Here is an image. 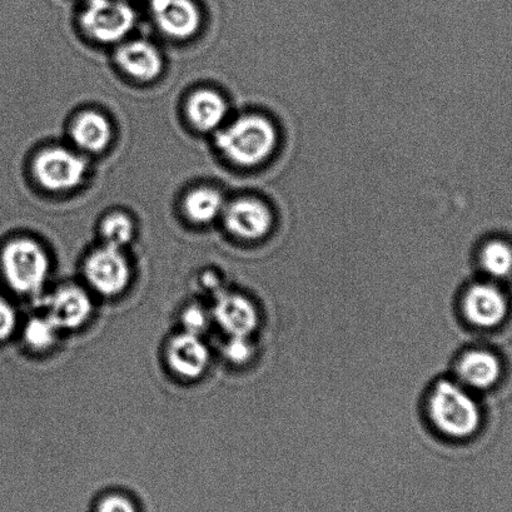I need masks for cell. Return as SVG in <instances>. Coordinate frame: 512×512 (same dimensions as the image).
<instances>
[{
	"label": "cell",
	"mask_w": 512,
	"mask_h": 512,
	"mask_svg": "<svg viewBox=\"0 0 512 512\" xmlns=\"http://www.w3.org/2000/svg\"><path fill=\"white\" fill-rule=\"evenodd\" d=\"M82 27L102 43L119 42L136 23L133 8L123 0H88L81 16Z\"/></svg>",
	"instance_id": "cell-5"
},
{
	"label": "cell",
	"mask_w": 512,
	"mask_h": 512,
	"mask_svg": "<svg viewBox=\"0 0 512 512\" xmlns=\"http://www.w3.org/2000/svg\"><path fill=\"white\" fill-rule=\"evenodd\" d=\"M466 320L481 328H492L505 320L507 302L499 288L490 283H476L462 298Z\"/></svg>",
	"instance_id": "cell-9"
},
{
	"label": "cell",
	"mask_w": 512,
	"mask_h": 512,
	"mask_svg": "<svg viewBox=\"0 0 512 512\" xmlns=\"http://www.w3.org/2000/svg\"><path fill=\"white\" fill-rule=\"evenodd\" d=\"M480 262L487 275L507 277L512 272V248L499 240L486 243L481 251Z\"/></svg>",
	"instance_id": "cell-18"
},
{
	"label": "cell",
	"mask_w": 512,
	"mask_h": 512,
	"mask_svg": "<svg viewBox=\"0 0 512 512\" xmlns=\"http://www.w3.org/2000/svg\"><path fill=\"white\" fill-rule=\"evenodd\" d=\"M182 322L186 332L200 336L206 330L208 323H210V315H208L203 307L191 306L183 312Z\"/></svg>",
	"instance_id": "cell-23"
},
{
	"label": "cell",
	"mask_w": 512,
	"mask_h": 512,
	"mask_svg": "<svg viewBox=\"0 0 512 512\" xmlns=\"http://www.w3.org/2000/svg\"><path fill=\"white\" fill-rule=\"evenodd\" d=\"M187 114L193 126L202 132H210L221 126L227 114V104L217 92L201 89L188 99Z\"/></svg>",
	"instance_id": "cell-16"
},
{
	"label": "cell",
	"mask_w": 512,
	"mask_h": 512,
	"mask_svg": "<svg viewBox=\"0 0 512 512\" xmlns=\"http://www.w3.org/2000/svg\"><path fill=\"white\" fill-rule=\"evenodd\" d=\"M84 275L101 295L116 296L129 285L131 267L119 248L104 245L87 258Z\"/></svg>",
	"instance_id": "cell-6"
},
{
	"label": "cell",
	"mask_w": 512,
	"mask_h": 512,
	"mask_svg": "<svg viewBox=\"0 0 512 512\" xmlns=\"http://www.w3.org/2000/svg\"><path fill=\"white\" fill-rule=\"evenodd\" d=\"M86 159L67 148L44 149L33 163V172L39 185L53 192L77 188L87 175Z\"/></svg>",
	"instance_id": "cell-4"
},
{
	"label": "cell",
	"mask_w": 512,
	"mask_h": 512,
	"mask_svg": "<svg viewBox=\"0 0 512 512\" xmlns=\"http://www.w3.org/2000/svg\"><path fill=\"white\" fill-rule=\"evenodd\" d=\"M275 126L258 114L236 119L218 131L216 144L223 156L241 167H256L266 162L277 147Z\"/></svg>",
	"instance_id": "cell-1"
},
{
	"label": "cell",
	"mask_w": 512,
	"mask_h": 512,
	"mask_svg": "<svg viewBox=\"0 0 512 512\" xmlns=\"http://www.w3.org/2000/svg\"><path fill=\"white\" fill-rule=\"evenodd\" d=\"M116 62L129 77L141 82H151L162 73L161 53L146 41L123 44L116 53Z\"/></svg>",
	"instance_id": "cell-13"
},
{
	"label": "cell",
	"mask_w": 512,
	"mask_h": 512,
	"mask_svg": "<svg viewBox=\"0 0 512 512\" xmlns=\"http://www.w3.org/2000/svg\"><path fill=\"white\" fill-rule=\"evenodd\" d=\"M429 414L437 430L451 439L464 440L481 425V411L469 392L449 380L437 382L429 399Z\"/></svg>",
	"instance_id": "cell-2"
},
{
	"label": "cell",
	"mask_w": 512,
	"mask_h": 512,
	"mask_svg": "<svg viewBox=\"0 0 512 512\" xmlns=\"http://www.w3.org/2000/svg\"><path fill=\"white\" fill-rule=\"evenodd\" d=\"M71 137L73 143L82 151L103 152L111 143V124L102 114L93 111L84 112L74 119Z\"/></svg>",
	"instance_id": "cell-15"
},
{
	"label": "cell",
	"mask_w": 512,
	"mask_h": 512,
	"mask_svg": "<svg viewBox=\"0 0 512 512\" xmlns=\"http://www.w3.org/2000/svg\"><path fill=\"white\" fill-rule=\"evenodd\" d=\"M227 230L233 236L245 241H258L270 233L273 226V217L265 203L242 198L232 202L223 211Z\"/></svg>",
	"instance_id": "cell-7"
},
{
	"label": "cell",
	"mask_w": 512,
	"mask_h": 512,
	"mask_svg": "<svg viewBox=\"0 0 512 512\" xmlns=\"http://www.w3.org/2000/svg\"><path fill=\"white\" fill-rule=\"evenodd\" d=\"M48 255L29 238L8 243L2 252V268L8 285L18 293H34L44 286L49 275Z\"/></svg>",
	"instance_id": "cell-3"
},
{
	"label": "cell",
	"mask_w": 512,
	"mask_h": 512,
	"mask_svg": "<svg viewBox=\"0 0 512 512\" xmlns=\"http://www.w3.org/2000/svg\"><path fill=\"white\" fill-rule=\"evenodd\" d=\"M169 367L185 379H198L210 364V351L198 335L183 332L171 341L167 350Z\"/></svg>",
	"instance_id": "cell-10"
},
{
	"label": "cell",
	"mask_w": 512,
	"mask_h": 512,
	"mask_svg": "<svg viewBox=\"0 0 512 512\" xmlns=\"http://www.w3.org/2000/svg\"><path fill=\"white\" fill-rule=\"evenodd\" d=\"M48 317L58 330H74L84 325L92 315V301L82 288H61L47 301Z\"/></svg>",
	"instance_id": "cell-11"
},
{
	"label": "cell",
	"mask_w": 512,
	"mask_h": 512,
	"mask_svg": "<svg viewBox=\"0 0 512 512\" xmlns=\"http://www.w3.org/2000/svg\"><path fill=\"white\" fill-rule=\"evenodd\" d=\"M213 318L230 336L250 337L260 322L255 305L237 293H223L217 298Z\"/></svg>",
	"instance_id": "cell-12"
},
{
	"label": "cell",
	"mask_w": 512,
	"mask_h": 512,
	"mask_svg": "<svg viewBox=\"0 0 512 512\" xmlns=\"http://www.w3.org/2000/svg\"><path fill=\"white\" fill-rule=\"evenodd\" d=\"M17 326V315L13 306L4 298H0V341H6L13 335Z\"/></svg>",
	"instance_id": "cell-24"
},
{
	"label": "cell",
	"mask_w": 512,
	"mask_h": 512,
	"mask_svg": "<svg viewBox=\"0 0 512 512\" xmlns=\"http://www.w3.org/2000/svg\"><path fill=\"white\" fill-rule=\"evenodd\" d=\"M223 355L232 364H246L253 355V346L245 336H231L230 341L223 347Z\"/></svg>",
	"instance_id": "cell-22"
},
{
	"label": "cell",
	"mask_w": 512,
	"mask_h": 512,
	"mask_svg": "<svg viewBox=\"0 0 512 512\" xmlns=\"http://www.w3.org/2000/svg\"><path fill=\"white\" fill-rule=\"evenodd\" d=\"M58 331V327L48 316L34 317L28 321L26 328H24V338L33 350L44 351L54 345Z\"/></svg>",
	"instance_id": "cell-20"
},
{
	"label": "cell",
	"mask_w": 512,
	"mask_h": 512,
	"mask_svg": "<svg viewBox=\"0 0 512 512\" xmlns=\"http://www.w3.org/2000/svg\"><path fill=\"white\" fill-rule=\"evenodd\" d=\"M154 22L164 34L187 39L198 32L202 17L195 0H149Z\"/></svg>",
	"instance_id": "cell-8"
},
{
	"label": "cell",
	"mask_w": 512,
	"mask_h": 512,
	"mask_svg": "<svg viewBox=\"0 0 512 512\" xmlns=\"http://www.w3.org/2000/svg\"><path fill=\"white\" fill-rule=\"evenodd\" d=\"M501 364L494 354L485 350H471L461 356L456 374L461 384L475 390H487L499 381Z\"/></svg>",
	"instance_id": "cell-14"
},
{
	"label": "cell",
	"mask_w": 512,
	"mask_h": 512,
	"mask_svg": "<svg viewBox=\"0 0 512 512\" xmlns=\"http://www.w3.org/2000/svg\"><path fill=\"white\" fill-rule=\"evenodd\" d=\"M183 207L187 217L195 223H210L225 211L221 193L208 187L188 193Z\"/></svg>",
	"instance_id": "cell-17"
},
{
	"label": "cell",
	"mask_w": 512,
	"mask_h": 512,
	"mask_svg": "<svg viewBox=\"0 0 512 512\" xmlns=\"http://www.w3.org/2000/svg\"><path fill=\"white\" fill-rule=\"evenodd\" d=\"M92 512H141L137 502L121 492H109L98 499Z\"/></svg>",
	"instance_id": "cell-21"
},
{
	"label": "cell",
	"mask_w": 512,
	"mask_h": 512,
	"mask_svg": "<svg viewBox=\"0 0 512 512\" xmlns=\"http://www.w3.org/2000/svg\"><path fill=\"white\" fill-rule=\"evenodd\" d=\"M101 235L106 245L119 248L127 246L132 241L134 227L131 218L124 213L114 212L101 223Z\"/></svg>",
	"instance_id": "cell-19"
}]
</instances>
